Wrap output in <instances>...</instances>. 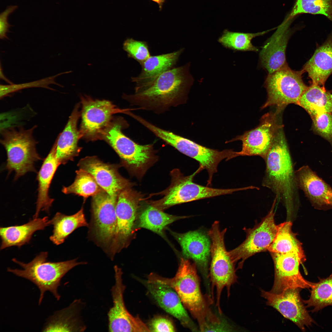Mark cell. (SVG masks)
<instances>
[{"mask_svg": "<svg viewBox=\"0 0 332 332\" xmlns=\"http://www.w3.org/2000/svg\"><path fill=\"white\" fill-rule=\"evenodd\" d=\"M189 65L174 67L151 82L135 86L133 94L123 98L132 105L157 114L182 104L192 82Z\"/></svg>", "mask_w": 332, "mask_h": 332, "instance_id": "cell-1", "label": "cell"}, {"mask_svg": "<svg viewBox=\"0 0 332 332\" xmlns=\"http://www.w3.org/2000/svg\"><path fill=\"white\" fill-rule=\"evenodd\" d=\"M196 265L187 258H181L175 276L167 278L154 273L148 276V282L168 286L177 293L184 307L190 312L199 324L201 331H208L220 324L219 319L212 311L211 297L203 295Z\"/></svg>", "mask_w": 332, "mask_h": 332, "instance_id": "cell-2", "label": "cell"}, {"mask_svg": "<svg viewBox=\"0 0 332 332\" xmlns=\"http://www.w3.org/2000/svg\"><path fill=\"white\" fill-rule=\"evenodd\" d=\"M263 159L266 169L262 186L270 189L277 200L283 202L290 212L299 202V188L283 127L278 131Z\"/></svg>", "mask_w": 332, "mask_h": 332, "instance_id": "cell-3", "label": "cell"}, {"mask_svg": "<svg viewBox=\"0 0 332 332\" xmlns=\"http://www.w3.org/2000/svg\"><path fill=\"white\" fill-rule=\"evenodd\" d=\"M48 256L47 252H41L27 263L14 258L12 261L22 269L7 268L8 272L27 279L37 287L40 292L39 305L41 303L46 291H49L57 300H59L61 296L57 289L62 278L75 267L87 263L78 262L77 259L58 262H50L47 260Z\"/></svg>", "mask_w": 332, "mask_h": 332, "instance_id": "cell-4", "label": "cell"}, {"mask_svg": "<svg viewBox=\"0 0 332 332\" xmlns=\"http://www.w3.org/2000/svg\"><path fill=\"white\" fill-rule=\"evenodd\" d=\"M35 125L28 129L20 126L3 128L1 143L7 153L5 169L15 172L16 180L29 172H36L35 163L42 159L36 148L33 136Z\"/></svg>", "mask_w": 332, "mask_h": 332, "instance_id": "cell-5", "label": "cell"}, {"mask_svg": "<svg viewBox=\"0 0 332 332\" xmlns=\"http://www.w3.org/2000/svg\"><path fill=\"white\" fill-rule=\"evenodd\" d=\"M227 228L221 231L219 222L215 221L208 232L211 242V260L209 277L211 283V294L213 298L214 290H216V305L219 312L222 313L220 299L222 291L226 288L227 296L230 295L231 287L237 280L235 263L230 257L224 243V235Z\"/></svg>", "mask_w": 332, "mask_h": 332, "instance_id": "cell-6", "label": "cell"}, {"mask_svg": "<svg viewBox=\"0 0 332 332\" xmlns=\"http://www.w3.org/2000/svg\"><path fill=\"white\" fill-rule=\"evenodd\" d=\"M304 72L303 69L299 71L293 70L286 63L275 72L269 74L265 83L267 98L262 109L275 106V113L278 114L287 105H297L308 87L302 79Z\"/></svg>", "mask_w": 332, "mask_h": 332, "instance_id": "cell-7", "label": "cell"}, {"mask_svg": "<svg viewBox=\"0 0 332 332\" xmlns=\"http://www.w3.org/2000/svg\"><path fill=\"white\" fill-rule=\"evenodd\" d=\"M128 126L123 118L112 119L101 132L98 139L108 143L128 166L135 170L141 169L152 157V146L139 144L125 135L122 130Z\"/></svg>", "mask_w": 332, "mask_h": 332, "instance_id": "cell-8", "label": "cell"}, {"mask_svg": "<svg viewBox=\"0 0 332 332\" xmlns=\"http://www.w3.org/2000/svg\"><path fill=\"white\" fill-rule=\"evenodd\" d=\"M153 133L180 152L198 161L200 166L208 172V185H211L213 176L217 172V166L222 160L224 159L229 160L237 157L236 152L232 150L219 151L208 148L158 127L155 128Z\"/></svg>", "mask_w": 332, "mask_h": 332, "instance_id": "cell-9", "label": "cell"}, {"mask_svg": "<svg viewBox=\"0 0 332 332\" xmlns=\"http://www.w3.org/2000/svg\"><path fill=\"white\" fill-rule=\"evenodd\" d=\"M117 199L102 190L93 196L92 201L89 234L108 254L115 234Z\"/></svg>", "mask_w": 332, "mask_h": 332, "instance_id": "cell-10", "label": "cell"}, {"mask_svg": "<svg viewBox=\"0 0 332 332\" xmlns=\"http://www.w3.org/2000/svg\"><path fill=\"white\" fill-rule=\"evenodd\" d=\"M276 201L275 198L270 211L260 222L252 228L245 229L246 235L244 241L236 248L228 251L235 264L239 261L237 269L242 268L244 261L250 257L267 251L273 241L277 231L274 211Z\"/></svg>", "mask_w": 332, "mask_h": 332, "instance_id": "cell-11", "label": "cell"}, {"mask_svg": "<svg viewBox=\"0 0 332 332\" xmlns=\"http://www.w3.org/2000/svg\"><path fill=\"white\" fill-rule=\"evenodd\" d=\"M203 170L199 167L192 174L186 176L180 175L160 200L152 205L162 210L171 206L203 199L231 194L239 191L240 188L218 189L203 186L193 182L195 176Z\"/></svg>", "mask_w": 332, "mask_h": 332, "instance_id": "cell-12", "label": "cell"}, {"mask_svg": "<svg viewBox=\"0 0 332 332\" xmlns=\"http://www.w3.org/2000/svg\"><path fill=\"white\" fill-rule=\"evenodd\" d=\"M139 202L138 196L128 187L121 191L117 196L115 234L109 253L111 259L129 243L133 232Z\"/></svg>", "mask_w": 332, "mask_h": 332, "instance_id": "cell-13", "label": "cell"}, {"mask_svg": "<svg viewBox=\"0 0 332 332\" xmlns=\"http://www.w3.org/2000/svg\"><path fill=\"white\" fill-rule=\"evenodd\" d=\"M115 283L111 293L113 305L108 312V330L110 332H150L149 327L138 316H134L127 309L124 300L125 289L123 272L117 265L114 267Z\"/></svg>", "mask_w": 332, "mask_h": 332, "instance_id": "cell-14", "label": "cell"}, {"mask_svg": "<svg viewBox=\"0 0 332 332\" xmlns=\"http://www.w3.org/2000/svg\"><path fill=\"white\" fill-rule=\"evenodd\" d=\"M81 122L80 137L91 140L98 139L102 131L112 120L114 113H124L125 109L117 108L110 101L94 100L89 96L81 97Z\"/></svg>", "mask_w": 332, "mask_h": 332, "instance_id": "cell-15", "label": "cell"}, {"mask_svg": "<svg viewBox=\"0 0 332 332\" xmlns=\"http://www.w3.org/2000/svg\"><path fill=\"white\" fill-rule=\"evenodd\" d=\"M274 265V281L270 291L279 293L289 288H308L313 283L305 280L299 271V266L305 260L304 253H270Z\"/></svg>", "mask_w": 332, "mask_h": 332, "instance_id": "cell-16", "label": "cell"}, {"mask_svg": "<svg viewBox=\"0 0 332 332\" xmlns=\"http://www.w3.org/2000/svg\"><path fill=\"white\" fill-rule=\"evenodd\" d=\"M275 113H267L261 118L259 124L256 128L237 136L230 141L242 142L241 150L237 152V156H265L273 143L278 130L283 126L278 124Z\"/></svg>", "mask_w": 332, "mask_h": 332, "instance_id": "cell-17", "label": "cell"}, {"mask_svg": "<svg viewBox=\"0 0 332 332\" xmlns=\"http://www.w3.org/2000/svg\"><path fill=\"white\" fill-rule=\"evenodd\" d=\"M301 289L289 288L279 293L262 290L261 295L266 300L267 305L275 308L303 331L305 326L311 325L314 321L301 298Z\"/></svg>", "mask_w": 332, "mask_h": 332, "instance_id": "cell-18", "label": "cell"}, {"mask_svg": "<svg viewBox=\"0 0 332 332\" xmlns=\"http://www.w3.org/2000/svg\"><path fill=\"white\" fill-rule=\"evenodd\" d=\"M299 189L304 192L312 205L318 209L332 208V188L309 166L295 171Z\"/></svg>", "mask_w": 332, "mask_h": 332, "instance_id": "cell-19", "label": "cell"}, {"mask_svg": "<svg viewBox=\"0 0 332 332\" xmlns=\"http://www.w3.org/2000/svg\"><path fill=\"white\" fill-rule=\"evenodd\" d=\"M79 166L91 174L98 184L111 196L117 198L120 192L128 188L129 182L119 174L113 166L94 156L81 160Z\"/></svg>", "mask_w": 332, "mask_h": 332, "instance_id": "cell-20", "label": "cell"}, {"mask_svg": "<svg viewBox=\"0 0 332 332\" xmlns=\"http://www.w3.org/2000/svg\"><path fill=\"white\" fill-rule=\"evenodd\" d=\"M293 20L284 19L268 40L259 53L263 66L271 74L286 64V50L291 34L289 26Z\"/></svg>", "mask_w": 332, "mask_h": 332, "instance_id": "cell-21", "label": "cell"}, {"mask_svg": "<svg viewBox=\"0 0 332 332\" xmlns=\"http://www.w3.org/2000/svg\"><path fill=\"white\" fill-rule=\"evenodd\" d=\"M148 290L160 306L179 320L181 325L192 331L198 329L190 318L176 292L170 287L145 281Z\"/></svg>", "mask_w": 332, "mask_h": 332, "instance_id": "cell-22", "label": "cell"}, {"mask_svg": "<svg viewBox=\"0 0 332 332\" xmlns=\"http://www.w3.org/2000/svg\"><path fill=\"white\" fill-rule=\"evenodd\" d=\"M173 234L180 244L185 257L192 259L197 267L206 273L211 248V239L208 234L199 230Z\"/></svg>", "mask_w": 332, "mask_h": 332, "instance_id": "cell-23", "label": "cell"}, {"mask_svg": "<svg viewBox=\"0 0 332 332\" xmlns=\"http://www.w3.org/2000/svg\"><path fill=\"white\" fill-rule=\"evenodd\" d=\"M79 107V104L75 106L65 126L54 143L56 156L60 164L72 160L80 151L77 143L81 137L77 128L78 121L81 115Z\"/></svg>", "mask_w": 332, "mask_h": 332, "instance_id": "cell-24", "label": "cell"}, {"mask_svg": "<svg viewBox=\"0 0 332 332\" xmlns=\"http://www.w3.org/2000/svg\"><path fill=\"white\" fill-rule=\"evenodd\" d=\"M85 303L75 300L67 307L56 312L49 318L43 331L83 332L86 327L81 316Z\"/></svg>", "mask_w": 332, "mask_h": 332, "instance_id": "cell-25", "label": "cell"}, {"mask_svg": "<svg viewBox=\"0 0 332 332\" xmlns=\"http://www.w3.org/2000/svg\"><path fill=\"white\" fill-rule=\"evenodd\" d=\"M60 164L56 156L55 147L54 144L38 172V195L35 212L33 218H38L42 211H44L48 214L49 213L50 208L54 200L49 195V189L55 172Z\"/></svg>", "mask_w": 332, "mask_h": 332, "instance_id": "cell-26", "label": "cell"}, {"mask_svg": "<svg viewBox=\"0 0 332 332\" xmlns=\"http://www.w3.org/2000/svg\"><path fill=\"white\" fill-rule=\"evenodd\" d=\"M312 80V84L324 86L332 73V32L326 41L316 50L303 68Z\"/></svg>", "mask_w": 332, "mask_h": 332, "instance_id": "cell-27", "label": "cell"}, {"mask_svg": "<svg viewBox=\"0 0 332 332\" xmlns=\"http://www.w3.org/2000/svg\"><path fill=\"white\" fill-rule=\"evenodd\" d=\"M48 217L33 218L27 223L20 225L0 228L1 239V250L12 246L20 248L29 243L34 233L44 230L50 225Z\"/></svg>", "mask_w": 332, "mask_h": 332, "instance_id": "cell-28", "label": "cell"}, {"mask_svg": "<svg viewBox=\"0 0 332 332\" xmlns=\"http://www.w3.org/2000/svg\"><path fill=\"white\" fill-rule=\"evenodd\" d=\"M184 50L166 54L151 56L141 65L142 70L137 76L131 77L135 86L142 85L152 81L164 72L174 67Z\"/></svg>", "mask_w": 332, "mask_h": 332, "instance_id": "cell-29", "label": "cell"}, {"mask_svg": "<svg viewBox=\"0 0 332 332\" xmlns=\"http://www.w3.org/2000/svg\"><path fill=\"white\" fill-rule=\"evenodd\" d=\"M311 118L323 113L332 114V94L324 86L312 84L302 94L298 104Z\"/></svg>", "mask_w": 332, "mask_h": 332, "instance_id": "cell-30", "label": "cell"}, {"mask_svg": "<svg viewBox=\"0 0 332 332\" xmlns=\"http://www.w3.org/2000/svg\"><path fill=\"white\" fill-rule=\"evenodd\" d=\"M53 227V234L50 240L58 245L63 243L68 236L77 228L82 227H89L83 207L76 213L67 215L57 212L49 220Z\"/></svg>", "mask_w": 332, "mask_h": 332, "instance_id": "cell-31", "label": "cell"}, {"mask_svg": "<svg viewBox=\"0 0 332 332\" xmlns=\"http://www.w3.org/2000/svg\"><path fill=\"white\" fill-rule=\"evenodd\" d=\"M292 223L286 221L277 225L276 235L268 249L270 253H304L301 243L292 230Z\"/></svg>", "mask_w": 332, "mask_h": 332, "instance_id": "cell-32", "label": "cell"}, {"mask_svg": "<svg viewBox=\"0 0 332 332\" xmlns=\"http://www.w3.org/2000/svg\"><path fill=\"white\" fill-rule=\"evenodd\" d=\"M187 216H177L163 212L153 205H148L141 213L139 226L149 229L160 235L167 225Z\"/></svg>", "mask_w": 332, "mask_h": 332, "instance_id": "cell-33", "label": "cell"}, {"mask_svg": "<svg viewBox=\"0 0 332 332\" xmlns=\"http://www.w3.org/2000/svg\"><path fill=\"white\" fill-rule=\"evenodd\" d=\"M273 29L254 33L234 32L225 29L218 41L224 47L234 51L257 52L258 49L251 42L252 39L263 35Z\"/></svg>", "mask_w": 332, "mask_h": 332, "instance_id": "cell-34", "label": "cell"}, {"mask_svg": "<svg viewBox=\"0 0 332 332\" xmlns=\"http://www.w3.org/2000/svg\"><path fill=\"white\" fill-rule=\"evenodd\" d=\"M309 299L303 300L306 307L317 311L328 306H332V274L329 277L313 283Z\"/></svg>", "mask_w": 332, "mask_h": 332, "instance_id": "cell-35", "label": "cell"}, {"mask_svg": "<svg viewBox=\"0 0 332 332\" xmlns=\"http://www.w3.org/2000/svg\"><path fill=\"white\" fill-rule=\"evenodd\" d=\"M303 14L323 15L332 22V0H295L292 10L285 19L293 20Z\"/></svg>", "mask_w": 332, "mask_h": 332, "instance_id": "cell-36", "label": "cell"}, {"mask_svg": "<svg viewBox=\"0 0 332 332\" xmlns=\"http://www.w3.org/2000/svg\"><path fill=\"white\" fill-rule=\"evenodd\" d=\"M76 173L73 183L69 186L62 188V192L64 193L74 194L86 198L94 196L103 190L93 176L88 172L80 168Z\"/></svg>", "mask_w": 332, "mask_h": 332, "instance_id": "cell-37", "label": "cell"}, {"mask_svg": "<svg viewBox=\"0 0 332 332\" xmlns=\"http://www.w3.org/2000/svg\"><path fill=\"white\" fill-rule=\"evenodd\" d=\"M68 71L47 77L38 80L19 84H9L7 85H0V98H2L7 96L8 95L14 92L18 91L21 89L33 87H41L48 89L51 90H55V89L50 87L49 85L51 84H54L59 86L61 85L57 83L55 81V78L57 77L64 73H69Z\"/></svg>", "mask_w": 332, "mask_h": 332, "instance_id": "cell-38", "label": "cell"}, {"mask_svg": "<svg viewBox=\"0 0 332 332\" xmlns=\"http://www.w3.org/2000/svg\"><path fill=\"white\" fill-rule=\"evenodd\" d=\"M123 48L128 57L134 59L140 65L151 56L146 42L128 38L124 42Z\"/></svg>", "mask_w": 332, "mask_h": 332, "instance_id": "cell-39", "label": "cell"}, {"mask_svg": "<svg viewBox=\"0 0 332 332\" xmlns=\"http://www.w3.org/2000/svg\"><path fill=\"white\" fill-rule=\"evenodd\" d=\"M312 119L313 131L327 140L332 148V114L323 113Z\"/></svg>", "mask_w": 332, "mask_h": 332, "instance_id": "cell-40", "label": "cell"}, {"mask_svg": "<svg viewBox=\"0 0 332 332\" xmlns=\"http://www.w3.org/2000/svg\"><path fill=\"white\" fill-rule=\"evenodd\" d=\"M150 331L174 332L175 329L172 322L168 319L159 316L151 321L148 327Z\"/></svg>", "mask_w": 332, "mask_h": 332, "instance_id": "cell-41", "label": "cell"}, {"mask_svg": "<svg viewBox=\"0 0 332 332\" xmlns=\"http://www.w3.org/2000/svg\"><path fill=\"white\" fill-rule=\"evenodd\" d=\"M18 8L17 5L8 6L6 9L0 14V38L1 39H8L6 35L10 32L9 28L12 25L9 24L8 18L9 15L13 13Z\"/></svg>", "mask_w": 332, "mask_h": 332, "instance_id": "cell-42", "label": "cell"}, {"mask_svg": "<svg viewBox=\"0 0 332 332\" xmlns=\"http://www.w3.org/2000/svg\"><path fill=\"white\" fill-rule=\"evenodd\" d=\"M0 78L1 79H2L4 80L5 81L7 82V83H8L9 84H13V83L11 81H10L3 74L4 73H3V72H2V68L1 64V65H0Z\"/></svg>", "mask_w": 332, "mask_h": 332, "instance_id": "cell-43", "label": "cell"}, {"mask_svg": "<svg viewBox=\"0 0 332 332\" xmlns=\"http://www.w3.org/2000/svg\"><path fill=\"white\" fill-rule=\"evenodd\" d=\"M155 2L159 6V10H161L162 8L163 5L166 0H150Z\"/></svg>", "mask_w": 332, "mask_h": 332, "instance_id": "cell-44", "label": "cell"}]
</instances>
